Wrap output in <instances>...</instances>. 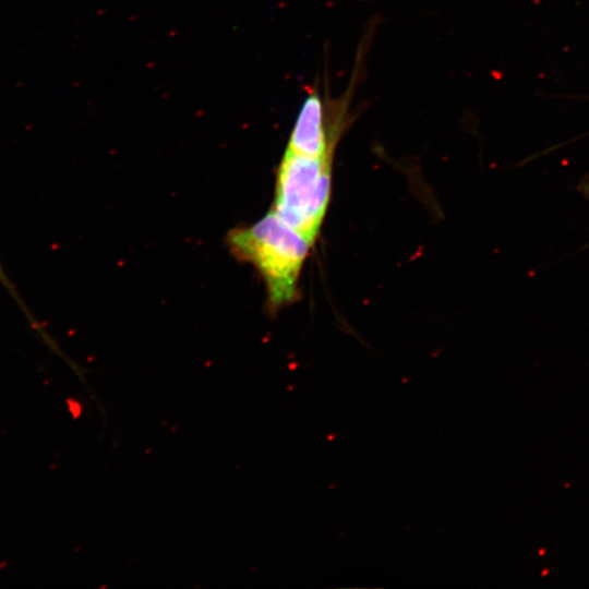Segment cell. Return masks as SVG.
Masks as SVG:
<instances>
[{
	"label": "cell",
	"instance_id": "obj_1",
	"mask_svg": "<svg viewBox=\"0 0 589 589\" xmlns=\"http://www.w3.org/2000/svg\"><path fill=\"white\" fill-rule=\"evenodd\" d=\"M228 243L237 257L257 268L271 309L296 300L299 275L311 243L274 211L250 227L232 230Z\"/></svg>",
	"mask_w": 589,
	"mask_h": 589
},
{
	"label": "cell",
	"instance_id": "obj_4",
	"mask_svg": "<svg viewBox=\"0 0 589 589\" xmlns=\"http://www.w3.org/2000/svg\"><path fill=\"white\" fill-rule=\"evenodd\" d=\"M0 284L3 286V288L8 291L10 297L13 299V301L16 303V305L20 308L22 313L24 314L25 318L27 320L31 327L39 334V336L45 339L46 341H50L49 336H47L46 332L41 327L40 323L37 321L35 315L32 313L31 309L27 306L23 298L20 296L17 289L15 288L14 283L10 279L7 272L4 271L2 264L0 263Z\"/></svg>",
	"mask_w": 589,
	"mask_h": 589
},
{
	"label": "cell",
	"instance_id": "obj_2",
	"mask_svg": "<svg viewBox=\"0 0 589 589\" xmlns=\"http://www.w3.org/2000/svg\"><path fill=\"white\" fill-rule=\"evenodd\" d=\"M332 159L308 157L287 148L277 171L274 212L311 244L329 202Z\"/></svg>",
	"mask_w": 589,
	"mask_h": 589
},
{
	"label": "cell",
	"instance_id": "obj_3",
	"mask_svg": "<svg viewBox=\"0 0 589 589\" xmlns=\"http://www.w3.org/2000/svg\"><path fill=\"white\" fill-rule=\"evenodd\" d=\"M323 100L317 91L304 99L293 125L288 149L313 158L333 157L344 129V115L327 122Z\"/></svg>",
	"mask_w": 589,
	"mask_h": 589
}]
</instances>
